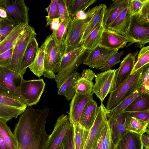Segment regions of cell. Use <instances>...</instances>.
Returning a JSON list of instances; mask_svg holds the SVG:
<instances>
[{"label":"cell","mask_w":149,"mask_h":149,"mask_svg":"<svg viewBox=\"0 0 149 149\" xmlns=\"http://www.w3.org/2000/svg\"><path fill=\"white\" fill-rule=\"evenodd\" d=\"M45 83L43 79L23 80L20 86L21 99L27 106L36 104L44 91Z\"/></svg>","instance_id":"ba28073f"},{"label":"cell","mask_w":149,"mask_h":149,"mask_svg":"<svg viewBox=\"0 0 149 149\" xmlns=\"http://www.w3.org/2000/svg\"><path fill=\"white\" fill-rule=\"evenodd\" d=\"M142 67L130 75L122 83L114 89L110 93L105 108L109 112L140 87Z\"/></svg>","instance_id":"3957f363"},{"label":"cell","mask_w":149,"mask_h":149,"mask_svg":"<svg viewBox=\"0 0 149 149\" xmlns=\"http://www.w3.org/2000/svg\"><path fill=\"white\" fill-rule=\"evenodd\" d=\"M136 15V20L141 25H149V0H147L139 13Z\"/></svg>","instance_id":"7bdbcfd3"},{"label":"cell","mask_w":149,"mask_h":149,"mask_svg":"<svg viewBox=\"0 0 149 149\" xmlns=\"http://www.w3.org/2000/svg\"><path fill=\"white\" fill-rule=\"evenodd\" d=\"M117 69H110L97 73L95 76V83L92 93H95L101 102L113 90Z\"/></svg>","instance_id":"9c48e42d"},{"label":"cell","mask_w":149,"mask_h":149,"mask_svg":"<svg viewBox=\"0 0 149 149\" xmlns=\"http://www.w3.org/2000/svg\"><path fill=\"white\" fill-rule=\"evenodd\" d=\"M75 149H84L89 130L82 127L79 122L72 124Z\"/></svg>","instance_id":"836d02e7"},{"label":"cell","mask_w":149,"mask_h":149,"mask_svg":"<svg viewBox=\"0 0 149 149\" xmlns=\"http://www.w3.org/2000/svg\"><path fill=\"white\" fill-rule=\"evenodd\" d=\"M137 53H129L120 63L116 72L113 90L122 83L130 75L136 62Z\"/></svg>","instance_id":"ffe728a7"},{"label":"cell","mask_w":149,"mask_h":149,"mask_svg":"<svg viewBox=\"0 0 149 149\" xmlns=\"http://www.w3.org/2000/svg\"><path fill=\"white\" fill-rule=\"evenodd\" d=\"M100 22L90 33L81 45L87 50L94 49L100 45L103 31L104 29L102 24Z\"/></svg>","instance_id":"4dcf8cb0"},{"label":"cell","mask_w":149,"mask_h":149,"mask_svg":"<svg viewBox=\"0 0 149 149\" xmlns=\"http://www.w3.org/2000/svg\"><path fill=\"white\" fill-rule=\"evenodd\" d=\"M61 144L63 149H75L72 126L65 134Z\"/></svg>","instance_id":"bcb514c9"},{"label":"cell","mask_w":149,"mask_h":149,"mask_svg":"<svg viewBox=\"0 0 149 149\" xmlns=\"http://www.w3.org/2000/svg\"><path fill=\"white\" fill-rule=\"evenodd\" d=\"M47 12L48 15L46 18V26L51 24L53 20L55 19L59 18V13L57 0H52L49 6L45 8Z\"/></svg>","instance_id":"ab89813d"},{"label":"cell","mask_w":149,"mask_h":149,"mask_svg":"<svg viewBox=\"0 0 149 149\" xmlns=\"http://www.w3.org/2000/svg\"><path fill=\"white\" fill-rule=\"evenodd\" d=\"M107 7L104 4H101L97 6L93 15L85 31L81 45L91 31L100 22H102L104 11Z\"/></svg>","instance_id":"f546056e"},{"label":"cell","mask_w":149,"mask_h":149,"mask_svg":"<svg viewBox=\"0 0 149 149\" xmlns=\"http://www.w3.org/2000/svg\"><path fill=\"white\" fill-rule=\"evenodd\" d=\"M92 93L82 95L75 93L70 103L69 120L72 124L78 123L81 115L88 102L93 97Z\"/></svg>","instance_id":"ac0fdd59"},{"label":"cell","mask_w":149,"mask_h":149,"mask_svg":"<svg viewBox=\"0 0 149 149\" xmlns=\"http://www.w3.org/2000/svg\"><path fill=\"white\" fill-rule=\"evenodd\" d=\"M129 116V112H123L113 116L107 114V121L110 128L111 140L116 145L124 135L129 132L125 130L124 127L125 119Z\"/></svg>","instance_id":"2e32d148"},{"label":"cell","mask_w":149,"mask_h":149,"mask_svg":"<svg viewBox=\"0 0 149 149\" xmlns=\"http://www.w3.org/2000/svg\"><path fill=\"white\" fill-rule=\"evenodd\" d=\"M6 122L0 118V134L8 149H18L17 140Z\"/></svg>","instance_id":"d6a6232c"},{"label":"cell","mask_w":149,"mask_h":149,"mask_svg":"<svg viewBox=\"0 0 149 149\" xmlns=\"http://www.w3.org/2000/svg\"><path fill=\"white\" fill-rule=\"evenodd\" d=\"M131 38L135 42L145 45L149 42V25L139 24L136 20V15L132 16L129 31Z\"/></svg>","instance_id":"7402d4cb"},{"label":"cell","mask_w":149,"mask_h":149,"mask_svg":"<svg viewBox=\"0 0 149 149\" xmlns=\"http://www.w3.org/2000/svg\"><path fill=\"white\" fill-rule=\"evenodd\" d=\"M141 93L139 89L135 91L127 97L116 107L109 112L107 114L113 116L123 112L124 110L130 105L132 102Z\"/></svg>","instance_id":"f35d334b"},{"label":"cell","mask_w":149,"mask_h":149,"mask_svg":"<svg viewBox=\"0 0 149 149\" xmlns=\"http://www.w3.org/2000/svg\"><path fill=\"white\" fill-rule=\"evenodd\" d=\"M56 149H63L61 143L57 147Z\"/></svg>","instance_id":"91938a15"},{"label":"cell","mask_w":149,"mask_h":149,"mask_svg":"<svg viewBox=\"0 0 149 149\" xmlns=\"http://www.w3.org/2000/svg\"><path fill=\"white\" fill-rule=\"evenodd\" d=\"M147 0H130L128 5V10L132 16L137 15Z\"/></svg>","instance_id":"7dc6e473"},{"label":"cell","mask_w":149,"mask_h":149,"mask_svg":"<svg viewBox=\"0 0 149 149\" xmlns=\"http://www.w3.org/2000/svg\"><path fill=\"white\" fill-rule=\"evenodd\" d=\"M95 6L86 13V17L84 20L72 19L67 28L65 54L71 52L81 46L82 38L86 28L96 8Z\"/></svg>","instance_id":"277c9868"},{"label":"cell","mask_w":149,"mask_h":149,"mask_svg":"<svg viewBox=\"0 0 149 149\" xmlns=\"http://www.w3.org/2000/svg\"><path fill=\"white\" fill-rule=\"evenodd\" d=\"M49 109H42L36 126L29 149H43L49 137L45 130L47 118Z\"/></svg>","instance_id":"9a60e30c"},{"label":"cell","mask_w":149,"mask_h":149,"mask_svg":"<svg viewBox=\"0 0 149 149\" xmlns=\"http://www.w3.org/2000/svg\"><path fill=\"white\" fill-rule=\"evenodd\" d=\"M23 79V76L20 74L8 67L0 66V87L10 92L21 100L20 89Z\"/></svg>","instance_id":"7c38bea8"},{"label":"cell","mask_w":149,"mask_h":149,"mask_svg":"<svg viewBox=\"0 0 149 149\" xmlns=\"http://www.w3.org/2000/svg\"><path fill=\"white\" fill-rule=\"evenodd\" d=\"M144 149H149L145 148Z\"/></svg>","instance_id":"e7e4bbea"},{"label":"cell","mask_w":149,"mask_h":149,"mask_svg":"<svg viewBox=\"0 0 149 149\" xmlns=\"http://www.w3.org/2000/svg\"><path fill=\"white\" fill-rule=\"evenodd\" d=\"M1 41V35L0 34V42Z\"/></svg>","instance_id":"94428289"},{"label":"cell","mask_w":149,"mask_h":149,"mask_svg":"<svg viewBox=\"0 0 149 149\" xmlns=\"http://www.w3.org/2000/svg\"><path fill=\"white\" fill-rule=\"evenodd\" d=\"M96 74L90 69H84L75 85L76 93L82 95L92 93L93 86L92 80Z\"/></svg>","instance_id":"cb8c5ba5"},{"label":"cell","mask_w":149,"mask_h":149,"mask_svg":"<svg viewBox=\"0 0 149 149\" xmlns=\"http://www.w3.org/2000/svg\"><path fill=\"white\" fill-rule=\"evenodd\" d=\"M128 42H133L127 38L113 30L104 29L100 45L111 49H117L124 47Z\"/></svg>","instance_id":"e0dca14e"},{"label":"cell","mask_w":149,"mask_h":149,"mask_svg":"<svg viewBox=\"0 0 149 149\" xmlns=\"http://www.w3.org/2000/svg\"><path fill=\"white\" fill-rule=\"evenodd\" d=\"M54 31L55 40L61 59L65 54L66 50L65 42L67 28L62 22H60L57 30Z\"/></svg>","instance_id":"e575fe53"},{"label":"cell","mask_w":149,"mask_h":149,"mask_svg":"<svg viewBox=\"0 0 149 149\" xmlns=\"http://www.w3.org/2000/svg\"><path fill=\"white\" fill-rule=\"evenodd\" d=\"M149 110V94L141 93L124 110V112H131Z\"/></svg>","instance_id":"1f68e13d"},{"label":"cell","mask_w":149,"mask_h":149,"mask_svg":"<svg viewBox=\"0 0 149 149\" xmlns=\"http://www.w3.org/2000/svg\"><path fill=\"white\" fill-rule=\"evenodd\" d=\"M69 13L71 19L78 11H85L90 6L95 3L96 0H66Z\"/></svg>","instance_id":"d590c367"},{"label":"cell","mask_w":149,"mask_h":149,"mask_svg":"<svg viewBox=\"0 0 149 149\" xmlns=\"http://www.w3.org/2000/svg\"><path fill=\"white\" fill-rule=\"evenodd\" d=\"M1 8L6 10L7 17L17 24L26 25L29 22V8L23 0H2Z\"/></svg>","instance_id":"30bf717a"},{"label":"cell","mask_w":149,"mask_h":149,"mask_svg":"<svg viewBox=\"0 0 149 149\" xmlns=\"http://www.w3.org/2000/svg\"><path fill=\"white\" fill-rule=\"evenodd\" d=\"M129 116L145 122H149V110L130 112Z\"/></svg>","instance_id":"f907efd6"},{"label":"cell","mask_w":149,"mask_h":149,"mask_svg":"<svg viewBox=\"0 0 149 149\" xmlns=\"http://www.w3.org/2000/svg\"><path fill=\"white\" fill-rule=\"evenodd\" d=\"M86 14L85 11L80 10L77 12L73 18L78 19L84 20L86 19Z\"/></svg>","instance_id":"db71d44e"},{"label":"cell","mask_w":149,"mask_h":149,"mask_svg":"<svg viewBox=\"0 0 149 149\" xmlns=\"http://www.w3.org/2000/svg\"><path fill=\"white\" fill-rule=\"evenodd\" d=\"M130 0H115L106 8L102 21V25L107 29L120 14L128 6Z\"/></svg>","instance_id":"44dd1931"},{"label":"cell","mask_w":149,"mask_h":149,"mask_svg":"<svg viewBox=\"0 0 149 149\" xmlns=\"http://www.w3.org/2000/svg\"><path fill=\"white\" fill-rule=\"evenodd\" d=\"M88 54V50L81 46L64 55L54 79L58 89L73 72L76 71L79 66L85 61Z\"/></svg>","instance_id":"7a4b0ae2"},{"label":"cell","mask_w":149,"mask_h":149,"mask_svg":"<svg viewBox=\"0 0 149 149\" xmlns=\"http://www.w3.org/2000/svg\"><path fill=\"white\" fill-rule=\"evenodd\" d=\"M1 0H0V8H1Z\"/></svg>","instance_id":"6125c7cd"},{"label":"cell","mask_w":149,"mask_h":149,"mask_svg":"<svg viewBox=\"0 0 149 149\" xmlns=\"http://www.w3.org/2000/svg\"><path fill=\"white\" fill-rule=\"evenodd\" d=\"M0 17L2 18H6L7 17L6 12L3 8H0Z\"/></svg>","instance_id":"9f6ffc18"},{"label":"cell","mask_w":149,"mask_h":149,"mask_svg":"<svg viewBox=\"0 0 149 149\" xmlns=\"http://www.w3.org/2000/svg\"><path fill=\"white\" fill-rule=\"evenodd\" d=\"M131 17L129 12L128 6L107 29L118 33L128 39L133 43H135V41L131 38L129 34Z\"/></svg>","instance_id":"d6986e66"},{"label":"cell","mask_w":149,"mask_h":149,"mask_svg":"<svg viewBox=\"0 0 149 149\" xmlns=\"http://www.w3.org/2000/svg\"><path fill=\"white\" fill-rule=\"evenodd\" d=\"M45 46L44 71L43 75L48 79H55L61 59L56 46L54 31L49 35L43 43Z\"/></svg>","instance_id":"8992f818"},{"label":"cell","mask_w":149,"mask_h":149,"mask_svg":"<svg viewBox=\"0 0 149 149\" xmlns=\"http://www.w3.org/2000/svg\"><path fill=\"white\" fill-rule=\"evenodd\" d=\"M27 106L19 98L0 87V118L7 122L16 118Z\"/></svg>","instance_id":"5b68a950"},{"label":"cell","mask_w":149,"mask_h":149,"mask_svg":"<svg viewBox=\"0 0 149 149\" xmlns=\"http://www.w3.org/2000/svg\"><path fill=\"white\" fill-rule=\"evenodd\" d=\"M60 22L61 21L59 18L54 19L53 20L50 25L52 30H56L58 29L59 26Z\"/></svg>","instance_id":"f5cc1de1"},{"label":"cell","mask_w":149,"mask_h":149,"mask_svg":"<svg viewBox=\"0 0 149 149\" xmlns=\"http://www.w3.org/2000/svg\"><path fill=\"white\" fill-rule=\"evenodd\" d=\"M139 90L141 93L149 94V65L147 64L144 67L141 74Z\"/></svg>","instance_id":"ee69618b"},{"label":"cell","mask_w":149,"mask_h":149,"mask_svg":"<svg viewBox=\"0 0 149 149\" xmlns=\"http://www.w3.org/2000/svg\"><path fill=\"white\" fill-rule=\"evenodd\" d=\"M141 139L143 147L145 148L149 149V134L146 133L141 135Z\"/></svg>","instance_id":"816d5d0a"},{"label":"cell","mask_w":149,"mask_h":149,"mask_svg":"<svg viewBox=\"0 0 149 149\" xmlns=\"http://www.w3.org/2000/svg\"><path fill=\"white\" fill-rule=\"evenodd\" d=\"M141 135L128 132L121 139L116 149H143Z\"/></svg>","instance_id":"4316f807"},{"label":"cell","mask_w":149,"mask_h":149,"mask_svg":"<svg viewBox=\"0 0 149 149\" xmlns=\"http://www.w3.org/2000/svg\"><path fill=\"white\" fill-rule=\"evenodd\" d=\"M59 13V19L67 28L72 19L68 9L66 0H57Z\"/></svg>","instance_id":"60d3db41"},{"label":"cell","mask_w":149,"mask_h":149,"mask_svg":"<svg viewBox=\"0 0 149 149\" xmlns=\"http://www.w3.org/2000/svg\"><path fill=\"white\" fill-rule=\"evenodd\" d=\"M119 50L109 49L100 45L93 49L88 50V55L83 64L99 70L111 57L118 53Z\"/></svg>","instance_id":"5bb4252c"},{"label":"cell","mask_w":149,"mask_h":149,"mask_svg":"<svg viewBox=\"0 0 149 149\" xmlns=\"http://www.w3.org/2000/svg\"><path fill=\"white\" fill-rule=\"evenodd\" d=\"M101 145L102 149H109L111 140L110 130L107 121L101 132Z\"/></svg>","instance_id":"f6af8a7d"},{"label":"cell","mask_w":149,"mask_h":149,"mask_svg":"<svg viewBox=\"0 0 149 149\" xmlns=\"http://www.w3.org/2000/svg\"><path fill=\"white\" fill-rule=\"evenodd\" d=\"M72 126L68 116L65 114L61 115L57 120L54 130L49 136L43 149H56Z\"/></svg>","instance_id":"8fae6325"},{"label":"cell","mask_w":149,"mask_h":149,"mask_svg":"<svg viewBox=\"0 0 149 149\" xmlns=\"http://www.w3.org/2000/svg\"><path fill=\"white\" fill-rule=\"evenodd\" d=\"M26 26L22 23L17 24L0 42V55L14 47L18 38Z\"/></svg>","instance_id":"d4e9b609"},{"label":"cell","mask_w":149,"mask_h":149,"mask_svg":"<svg viewBox=\"0 0 149 149\" xmlns=\"http://www.w3.org/2000/svg\"><path fill=\"white\" fill-rule=\"evenodd\" d=\"M37 34L35 29L29 25H27L18 38L14 47L10 69L21 73V63L24 54L29 43Z\"/></svg>","instance_id":"52a82bcc"},{"label":"cell","mask_w":149,"mask_h":149,"mask_svg":"<svg viewBox=\"0 0 149 149\" xmlns=\"http://www.w3.org/2000/svg\"><path fill=\"white\" fill-rule=\"evenodd\" d=\"M39 48L36 38H33L27 45L22 60L21 74L22 76L25 73L27 68L34 60Z\"/></svg>","instance_id":"484cf974"},{"label":"cell","mask_w":149,"mask_h":149,"mask_svg":"<svg viewBox=\"0 0 149 149\" xmlns=\"http://www.w3.org/2000/svg\"><path fill=\"white\" fill-rule=\"evenodd\" d=\"M98 113L90 128L84 149H92L96 145L101 135L102 129L107 121L108 112L103 102H101Z\"/></svg>","instance_id":"4fadbf2b"},{"label":"cell","mask_w":149,"mask_h":149,"mask_svg":"<svg viewBox=\"0 0 149 149\" xmlns=\"http://www.w3.org/2000/svg\"><path fill=\"white\" fill-rule=\"evenodd\" d=\"M0 149H8L0 134Z\"/></svg>","instance_id":"6f0895ef"},{"label":"cell","mask_w":149,"mask_h":149,"mask_svg":"<svg viewBox=\"0 0 149 149\" xmlns=\"http://www.w3.org/2000/svg\"><path fill=\"white\" fill-rule=\"evenodd\" d=\"M17 24L14 21L8 17L2 18L0 22V34L1 41Z\"/></svg>","instance_id":"b9f144b4"},{"label":"cell","mask_w":149,"mask_h":149,"mask_svg":"<svg viewBox=\"0 0 149 149\" xmlns=\"http://www.w3.org/2000/svg\"><path fill=\"white\" fill-rule=\"evenodd\" d=\"M2 18L0 17V22L1 21V20Z\"/></svg>","instance_id":"be15d7a7"},{"label":"cell","mask_w":149,"mask_h":149,"mask_svg":"<svg viewBox=\"0 0 149 149\" xmlns=\"http://www.w3.org/2000/svg\"><path fill=\"white\" fill-rule=\"evenodd\" d=\"M80 75L77 71L73 72L58 89V94L65 96L67 100L72 99L76 93L77 81Z\"/></svg>","instance_id":"f1b7e54d"},{"label":"cell","mask_w":149,"mask_h":149,"mask_svg":"<svg viewBox=\"0 0 149 149\" xmlns=\"http://www.w3.org/2000/svg\"><path fill=\"white\" fill-rule=\"evenodd\" d=\"M99 109L92 97L86 103L80 116L79 123L84 128L89 130L92 126Z\"/></svg>","instance_id":"603a6c76"},{"label":"cell","mask_w":149,"mask_h":149,"mask_svg":"<svg viewBox=\"0 0 149 149\" xmlns=\"http://www.w3.org/2000/svg\"><path fill=\"white\" fill-rule=\"evenodd\" d=\"M102 136L101 135L100 137L98 140L97 143L95 146L92 149H102L101 145V141Z\"/></svg>","instance_id":"11a10c76"},{"label":"cell","mask_w":149,"mask_h":149,"mask_svg":"<svg viewBox=\"0 0 149 149\" xmlns=\"http://www.w3.org/2000/svg\"><path fill=\"white\" fill-rule=\"evenodd\" d=\"M14 47L0 55V66L8 68L10 66Z\"/></svg>","instance_id":"681fc988"},{"label":"cell","mask_w":149,"mask_h":149,"mask_svg":"<svg viewBox=\"0 0 149 149\" xmlns=\"http://www.w3.org/2000/svg\"><path fill=\"white\" fill-rule=\"evenodd\" d=\"M123 51L117 53L111 57L108 60L106 64L99 70L102 71L108 70L114 65L120 61V57L123 55Z\"/></svg>","instance_id":"c3c4849f"},{"label":"cell","mask_w":149,"mask_h":149,"mask_svg":"<svg viewBox=\"0 0 149 149\" xmlns=\"http://www.w3.org/2000/svg\"><path fill=\"white\" fill-rule=\"evenodd\" d=\"M116 146L111 140L109 149H116Z\"/></svg>","instance_id":"680465c9"},{"label":"cell","mask_w":149,"mask_h":149,"mask_svg":"<svg viewBox=\"0 0 149 149\" xmlns=\"http://www.w3.org/2000/svg\"><path fill=\"white\" fill-rule=\"evenodd\" d=\"M42 109L28 107L22 113L13 134L17 143L18 149H29L31 140Z\"/></svg>","instance_id":"6da1fadb"},{"label":"cell","mask_w":149,"mask_h":149,"mask_svg":"<svg viewBox=\"0 0 149 149\" xmlns=\"http://www.w3.org/2000/svg\"><path fill=\"white\" fill-rule=\"evenodd\" d=\"M148 125L149 122L129 116L126 118L124 123L125 130L140 135L145 133L149 134Z\"/></svg>","instance_id":"83f0119b"},{"label":"cell","mask_w":149,"mask_h":149,"mask_svg":"<svg viewBox=\"0 0 149 149\" xmlns=\"http://www.w3.org/2000/svg\"><path fill=\"white\" fill-rule=\"evenodd\" d=\"M45 46L43 43L39 48L34 60L29 66L30 70L36 76L40 77L44 71Z\"/></svg>","instance_id":"8d00e7d4"},{"label":"cell","mask_w":149,"mask_h":149,"mask_svg":"<svg viewBox=\"0 0 149 149\" xmlns=\"http://www.w3.org/2000/svg\"><path fill=\"white\" fill-rule=\"evenodd\" d=\"M149 63V46L142 47L139 51L137 61L135 63L131 75Z\"/></svg>","instance_id":"74e56055"}]
</instances>
